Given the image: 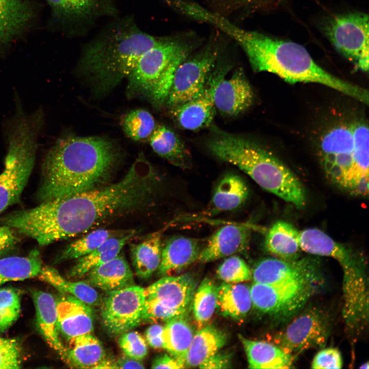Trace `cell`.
Here are the masks:
<instances>
[{
  "mask_svg": "<svg viewBox=\"0 0 369 369\" xmlns=\"http://www.w3.org/2000/svg\"><path fill=\"white\" fill-rule=\"evenodd\" d=\"M145 288L135 284L107 292L102 298V325L108 334L116 336L129 331L142 320Z\"/></svg>",
  "mask_w": 369,
  "mask_h": 369,
  "instance_id": "cell-10",
  "label": "cell"
},
{
  "mask_svg": "<svg viewBox=\"0 0 369 369\" xmlns=\"http://www.w3.org/2000/svg\"><path fill=\"white\" fill-rule=\"evenodd\" d=\"M226 33L241 45L256 72L272 73L290 83L321 84L364 104L368 103L367 90L326 71L300 45L245 31L233 25L227 28Z\"/></svg>",
  "mask_w": 369,
  "mask_h": 369,
  "instance_id": "cell-3",
  "label": "cell"
},
{
  "mask_svg": "<svg viewBox=\"0 0 369 369\" xmlns=\"http://www.w3.org/2000/svg\"><path fill=\"white\" fill-rule=\"evenodd\" d=\"M119 159V152L110 139L65 135L43 160L37 198L40 202L106 186Z\"/></svg>",
  "mask_w": 369,
  "mask_h": 369,
  "instance_id": "cell-2",
  "label": "cell"
},
{
  "mask_svg": "<svg viewBox=\"0 0 369 369\" xmlns=\"http://www.w3.org/2000/svg\"><path fill=\"white\" fill-rule=\"evenodd\" d=\"M164 326L154 324L150 326L145 332V340L152 347L156 349L163 348L162 333Z\"/></svg>",
  "mask_w": 369,
  "mask_h": 369,
  "instance_id": "cell-51",
  "label": "cell"
},
{
  "mask_svg": "<svg viewBox=\"0 0 369 369\" xmlns=\"http://www.w3.org/2000/svg\"><path fill=\"white\" fill-rule=\"evenodd\" d=\"M22 365V353L19 341L0 337V369L20 368Z\"/></svg>",
  "mask_w": 369,
  "mask_h": 369,
  "instance_id": "cell-45",
  "label": "cell"
},
{
  "mask_svg": "<svg viewBox=\"0 0 369 369\" xmlns=\"http://www.w3.org/2000/svg\"><path fill=\"white\" fill-rule=\"evenodd\" d=\"M335 48L363 72L368 70V16L349 13L333 18L326 28Z\"/></svg>",
  "mask_w": 369,
  "mask_h": 369,
  "instance_id": "cell-9",
  "label": "cell"
},
{
  "mask_svg": "<svg viewBox=\"0 0 369 369\" xmlns=\"http://www.w3.org/2000/svg\"><path fill=\"white\" fill-rule=\"evenodd\" d=\"M229 70L227 66L213 70L202 91L194 98L170 108L173 118L181 128L197 131L211 126L216 112L214 92L219 81Z\"/></svg>",
  "mask_w": 369,
  "mask_h": 369,
  "instance_id": "cell-14",
  "label": "cell"
},
{
  "mask_svg": "<svg viewBox=\"0 0 369 369\" xmlns=\"http://www.w3.org/2000/svg\"><path fill=\"white\" fill-rule=\"evenodd\" d=\"M44 119L41 109L27 114L19 106L7 125L8 150L0 174V213L20 200L35 165Z\"/></svg>",
  "mask_w": 369,
  "mask_h": 369,
  "instance_id": "cell-6",
  "label": "cell"
},
{
  "mask_svg": "<svg viewBox=\"0 0 369 369\" xmlns=\"http://www.w3.org/2000/svg\"><path fill=\"white\" fill-rule=\"evenodd\" d=\"M318 262L312 258L300 259L268 258L259 261L252 272L254 282L273 284L298 281L317 282Z\"/></svg>",
  "mask_w": 369,
  "mask_h": 369,
  "instance_id": "cell-15",
  "label": "cell"
},
{
  "mask_svg": "<svg viewBox=\"0 0 369 369\" xmlns=\"http://www.w3.org/2000/svg\"><path fill=\"white\" fill-rule=\"evenodd\" d=\"M201 251L197 239L182 236L170 238L162 249L158 275L164 276L186 268L198 259Z\"/></svg>",
  "mask_w": 369,
  "mask_h": 369,
  "instance_id": "cell-24",
  "label": "cell"
},
{
  "mask_svg": "<svg viewBox=\"0 0 369 369\" xmlns=\"http://www.w3.org/2000/svg\"><path fill=\"white\" fill-rule=\"evenodd\" d=\"M360 368H368V362H366V363L362 364V366H361L360 367Z\"/></svg>",
  "mask_w": 369,
  "mask_h": 369,
  "instance_id": "cell-56",
  "label": "cell"
},
{
  "mask_svg": "<svg viewBox=\"0 0 369 369\" xmlns=\"http://www.w3.org/2000/svg\"><path fill=\"white\" fill-rule=\"evenodd\" d=\"M141 360L125 355L116 360L118 368H144L145 366Z\"/></svg>",
  "mask_w": 369,
  "mask_h": 369,
  "instance_id": "cell-53",
  "label": "cell"
},
{
  "mask_svg": "<svg viewBox=\"0 0 369 369\" xmlns=\"http://www.w3.org/2000/svg\"><path fill=\"white\" fill-rule=\"evenodd\" d=\"M329 330L328 321L324 314L317 310H310L276 333L272 340L274 344L295 358L305 350L323 346Z\"/></svg>",
  "mask_w": 369,
  "mask_h": 369,
  "instance_id": "cell-13",
  "label": "cell"
},
{
  "mask_svg": "<svg viewBox=\"0 0 369 369\" xmlns=\"http://www.w3.org/2000/svg\"><path fill=\"white\" fill-rule=\"evenodd\" d=\"M185 365L178 362L171 356L163 354L156 357L153 361L152 368H183Z\"/></svg>",
  "mask_w": 369,
  "mask_h": 369,
  "instance_id": "cell-52",
  "label": "cell"
},
{
  "mask_svg": "<svg viewBox=\"0 0 369 369\" xmlns=\"http://www.w3.org/2000/svg\"><path fill=\"white\" fill-rule=\"evenodd\" d=\"M63 295L56 300L59 332L69 341L91 333L94 318L90 306L71 295Z\"/></svg>",
  "mask_w": 369,
  "mask_h": 369,
  "instance_id": "cell-20",
  "label": "cell"
},
{
  "mask_svg": "<svg viewBox=\"0 0 369 369\" xmlns=\"http://www.w3.org/2000/svg\"><path fill=\"white\" fill-rule=\"evenodd\" d=\"M31 293L38 332L49 346L66 363L68 348L59 337L56 300L51 294L38 289L31 290Z\"/></svg>",
  "mask_w": 369,
  "mask_h": 369,
  "instance_id": "cell-22",
  "label": "cell"
},
{
  "mask_svg": "<svg viewBox=\"0 0 369 369\" xmlns=\"http://www.w3.org/2000/svg\"><path fill=\"white\" fill-rule=\"evenodd\" d=\"M252 306L250 289L247 285L225 282L217 287L216 308L222 315L242 318Z\"/></svg>",
  "mask_w": 369,
  "mask_h": 369,
  "instance_id": "cell-32",
  "label": "cell"
},
{
  "mask_svg": "<svg viewBox=\"0 0 369 369\" xmlns=\"http://www.w3.org/2000/svg\"><path fill=\"white\" fill-rule=\"evenodd\" d=\"M119 347L125 355L141 360L148 354V346L145 339L136 331H128L120 335Z\"/></svg>",
  "mask_w": 369,
  "mask_h": 369,
  "instance_id": "cell-46",
  "label": "cell"
},
{
  "mask_svg": "<svg viewBox=\"0 0 369 369\" xmlns=\"http://www.w3.org/2000/svg\"><path fill=\"white\" fill-rule=\"evenodd\" d=\"M95 368H118L116 360L112 359H104Z\"/></svg>",
  "mask_w": 369,
  "mask_h": 369,
  "instance_id": "cell-54",
  "label": "cell"
},
{
  "mask_svg": "<svg viewBox=\"0 0 369 369\" xmlns=\"http://www.w3.org/2000/svg\"><path fill=\"white\" fill-rule=\"evenodd\" d=\"M129 231L107 229L92 231L67 245L55 258V262L77 259L91 252L109 238L125 234Z\"/></svg>",
  "mask_w": 369,
  "mask_h": 369,
  "instance_id": "cell-39",
  "label": "cell"
},
{
  "mask_svg": "<svg viewBox=\"0 0 369 369\" xmlns=\"http://www.w3.org/2000/svg\"><path fill=\"white\" fill-rule=\"evenodd\" d=\"M184 315L167 321L162 333L163 348L178 362L185 365L188 351L194 334Z\"/></svg>",
  "mask_w": 369,
  "mask_h": 369,
  "instance_id": "cell-36",
  "label": "cell"
},
{
  "mask_svg": "<svg viewBox=\"0 0 369 369\" xmlns=\"http://www.w3.org/2000/svg\"><path fill=\"white\" fill-rule=\"evenodd\" d=\"M19 242L13 229L6 225H0V258L8 256Z\"/></svg>",
  "mask_w": 369,
  "mask_h": 369,
  "instance_id": "cell-49",
  "label": "cell"
},
{
  "mask_svg": "<svg viewBox=\"0 0 369 369\" xmlns=\"http://www.w3.org/2000/svg\"><path fill=\"white\" fill-rule=\"evenodd\" d=\"M37 276L61 293L75 297L90 306H97L101 304L102 298L100 294L86 281L67 280L57 270L49 266H42Z\"/></svg>",
  "mask_w": 369,
  "mask_h": 369,
  "instance_id": "cell-38",
  "label": "cell"
},
{
  "mask_svg": "<svg viewBox=\"0 0 369 369\" xmlns=\"http://www.w3.org/2000/svg\"><path fill=\"white\" fill-rule=\"evenodd\" d=\"M39 252L32 250L25 256L0 258V286L10 281H22L37 276L42 268Z\"/></svg>",
  "mask_w": 369,
  "mask_h": 369,
  "instance_id": "cell-37",
  "label": "cell"
},
{
  "mask_svg": "<svg viewBox=\"0 0 369 369\" xmlns=\"http://www.w3.org/2000/svg\"><path fill=\"white\" fill-rule=\"evenodd\" d=\"M20 301V293L17 289L0 288V333L7 331L18 318Z\"/></svg>",
  "mask_w": 369,
  "mask_h": 369,
  "instance_id": "cell-42",
  "label": "cell"
},
{
  "mask_svg": "<svg viewBox=\"0 0 369 369\" xmlns=\"http://www.w3.org/2000/svg\"><path fill=\"white\" fill-rule=\"evenodd\" d=\"M351 128L355 195L365 197L368 192V128L361 121L351 124Z\"/></svg>",
  "mask_w": 369,
  "mask_h": 369,
  "instance_id": "cell-30",
  "label": "cell"
},
{
  "mask_svg": "<svg viewBox=\"0 0 369 369\" xmlns=\"http://www.w3.org/2000/svg\"><path fill=\"white\" fill-rule=\"evenodd\" d=\"M264 0H231L235 4L243 5Z\"/></svg>",
  "mask_w": 369,
  "mask_h": 369,
  "instance_id": "cell-55",
  "label": "cell"
},
{
  "mask_svg": "<svg viewBox=\"0 0 369 369\" xmlns=\"http://www.w3.org/2000/svg\"><path fill=\"white\" fill-rule=\"evenodd\" d=\"M150 146L159 156L179 168L189 169L192 157L179 136L164 125L156 126L149 138Z\"/></svg>",
  "mask_w": 369,
  "mask_h": 369,
  "instance_id": "cell-28",
  "label": "cell"
},
{
  "mask_svg": "<svg viewBox=\"0 0 369 369\" xmlns=\"http://www.w3.org/2000/svg\"><path fill=\"white\" fill-rule=\"evenodd\" d=\"M226 341L225 334L214 326L209 325L201 329L193 336L185 365L189 367H198L218 352Z\"/></svg>",
  "mask_w": 369,
  "mask_h": 369,
  "instance_id": "cell-35",
  "label": "cell"
},
{
  "mask_svg": "<svg viewBox=\"0 0 369 369\" xmlns=\"http://www.w3.org/2000/svg\"><path fill=\"white\" fill-rule=\"evenodd\" d=\"M219 54L217 46L209 44L188 57L177 67L166 102L170 108L198 95L215 68Z\"/></svg>",
  "mask_w": 369,
  "mask_h": 369,
  "instance_id": "cell-8",
  "label": "cell"
},
{
  "mask_svg": "<svg viewBox=\"0 0 369 369\" xmlns=\"http://www.w3.org/2000/svg\"><path fill=\"white\" fill-rule=\"evenodd\" d=\"M190 44L163 37L138 58L127 78L128 90L131 94L149 97L158 79L171 60Z\"/></svg>",
  "mask_w": 369,
  "mask_h": 369,
  "instance_id": "cell-11",
  "label": "cell"
},
{
  "mask_svg": "<svg viewBox=\"0 0 369 369\" xmlns=\"http://www.w3.org/2000/svg\"><path fill=\"white\" fill-rule=\"evenodd\" d=\"M66 363L79 368H95L106 357L101 342L91 333L79 336L69 341Z\"/></svg>",
  "mask_w": 369,
  "mask_h": 369,
  "instance_id": "cell-34",
  "label": "cell"
},
{
  "mask_svg": "<svg viewBox=\"0 0 369 369\" xmlns=\"http://www.w3.org/2000/svg\"><path fill=\"white\" fill-rule=\"evenodd\" d=\"M196 283L189 274L164 276L145 288V299L186 314L192 302Z\"/></svg>",
  "mask_w": 369,
  "mask_h": 369,
  "instance_id": "cell-18",
  "label": "cell"
},
{
  "mask_svg": "<svg viewBox=\"0 0 369 369\" xmlns=\"http://www.w3.org/2000/svg\"><path fill=\"white\" fill-rule=\"evenodd\" d=\"M136 233V230H130L125 234L111 237L91 252L77 258L68 273V277H81L92 269L114 258Z\"/></svg>",
  "mask_w": 369,
  "mask_h": 369,
  "instance_id": "cell-29",
  "label": "cell"
},
{
  "mask_svg": "<svg viewBox=\"0 0 369 369\" xmlns=\"http://www.w3.org/2000/svg\"><path fill=\"white\" fill-rule=\"evenodd\" d=\"M191 49L192 47L189 48L175 56L158 79L149 97L156 105L160 106L166 102L175 71L180 64L188 57Z\"/></svg>",
  "mask_w": 369,
  "mask_h": 369,
  "instance_id": "cell-43",
  "label": "cell"
},
{
  "mask_svg": "<svg viewBox=\"0 0 369 369\" xmlns=\"http://www.w3.org/2000/svg\"><path fill=\"white\" fill-rule=\"evenodd\" d=\"M207 147L214 156L232 164L249 175L261 188L303 208L306 203L303 186L292 171L271 152L241 135L213 125Z\"/></svg>",
  "mask_w": 369,
  "mask_h": 369,
  "instance_id": "cell-5",
  "label": "cell"
},
{
  "mask_svg": "<svg viewBox=\"0 0 369 369\" xmlns=\"http://www.w3.org/2000/svg\"><path fill=\"white\" fill-rule=\"evenodd\" d=\"M249 194L248 186L240 176L225 174L214 189L207 213L213 215L237 209L245 203Z\"/></svg>",
  "mask_w": 369,
  "mask_h": 369,
  "instance_id": "cell-25",
  "label": "cell"
},
{
  "mask_svg": "<svg viewBox=\"0 0 369 369\" xmlns=\"http://www.w3.org/2000/svg\"><path fill=\"white\" fill-rule=\"evenodd\" d=\"M166 229L163 228L130 244L132 264L140 279H148L158 269L162 249V236Z\"/></svg>",
  "mask_w": 369,
  "mask_h": 369,
  "instance_id": "cell-26",
  "label": "cell"
},
{
  "mask_svg": "<svg viewBox=\"0 0 369 369\" xmlns=\"http://www.w3.org/2000/svg\"><path fill=\"white\" fill-rule=\"evenodd\" d=\"M217 288L212 280L206 278L195 291L192 302L193 314L200 326L210 319L216 309Z\"/></svg>",
  "mask_w": 369,
  "mask_h": 369,
  "instance_id": "cell-40",
  "label": "cell"
},
{
  "mask_svg": "<svg viewBox=\"0 0 369 369\" xmlns=\"http://www.w3.org/2000/svg\"><path fill=\"white\" fill-rule=\"evenodd\" d=\"M162 38L144 32L133 17L117 18L84 46L78 70L96 90L107 92L127 78L140 56Z\"/></svg>",
  "mask_w": 369,
  "mask_h": 369,
  "instance_id": "cell-4",
  "label": "cell"
},
{
  "mask_svg": "<svg viewBox=\"0 0 369 369\" xmlns=\"http://www.w3.org/2000/svg\"><path fill=\"white\" fill-rule=\"evenodd\" d=\"M86 275V282L106 292L134 285L133 274L124 256L120 254L95 267Z\"/></svg>",
  "mask_w": 369,
  "mask_h": 369,
  "instance_id": "cell-23",
  "label": "cell"
},
{
  "mask_svg": "<svg viewBox=\"0 0 369 369\" xmlns=\"http://www.w3.org/2000/svg\"><path fill=\"white\" fill-rule=\"evenodd\" d=\"M32 11L25 0H0V47L25 29Z\"/></svg>",
  "mask_w": 369,
  "mask_h": 369,
  "instance_id": "cell-31",
  "label": "cell"
},
{
  "mask_svg": "<svg viewBox=\"0 0 369 369\" xmlns=\"http://www.w3.org/2000/svg\"><path fill=\"white\" fill-rule=\"evenodd\" d=\"M254 94L241 68L237 69L229 78L222 77L214 92L216 109L225 116H236L252 105Z\"/></svg>",
  "mask_w": 369,
  "mask_h": 369,
  "instance_id": "cell-17",
  "label": "cell"
},
{
  "mask_svg": "<svg viewBox=\"0 0 369 369\" xmlns=\"http://www.w3.org/2000/svg\"><path fill=\"white\" fill-rule=\"evenodd\" d=\"M55 15L78 33L103 16H115L116 0H46Z\"/></svg>",
  "mask_w": 369,
  "mask_h": 369,
  "instance_id": "cell-16",
  "label": "cell"
},
{
  "mask_svg": "<svg viewBox=\"0 0 369 369\" xmlns=\"http://www.w3.org/2000/svg\"><path fill=\"white\" fill-rule=\"evenodd\" d=\"M301 250L309 254L332 257L342 269L363 263L362 258L352 249L336 242L320 229L309 228L300 231Z\"/></svg>",
  "mask_w": 369,
  "mask_h": 369,
  "instance_id": "cell-21",
  "label": "cell"
},
{
  "mask_svg": "<svg viewBox=\"0 0 369 369\" xmlns=\"http://www.w3.org/2000/svg\"><path fill=\"white\" fill-rule=\"evenodd\" d=\"M158 180L151 163L139 154L119 181L98 188L40 202L1 219L3 224L41 246L76 236L105 220L144 208Z\"/></svg>",
  "mask_w": 369,
  "mask_h": 369,
  "instance_id": "cell-1",
  "label": "cell"
},
{
  "mask_svg": "<svg viewBox=\"0 0 369 369\" xmlns=\"http://www.w3.org/2000/svg\"><path fill=\"white\" fill-rule=\"evenodd\" d=\"M250 368H289L295 358L274 343L250 340L240 335Z\"/></svg>",
  "mask_w": 369,
  "mask_h": 369,
  "instance_id": "cell-27",
  "label": "cell"
},
{
  "mask_svg": "<svg viewBox=\"0 0 369 369\" xmlns=\"http://www.w3.org/2000/svg\"><path fill=\"white\" fill-rule=\"evenodd\" d=\"M184 314H186L166 307L156 301L145 299L142 322H167L175 317Z\"/></svg>",
  "mask_w": 369,
  "mask_h": 369,
  "instance_id": "cell-47",
  "label": "cell"
},
{
  "mask_svg": "<svg viewBox=\"0 0 369 369\" xmlns=\"http://www.w3.org/2000/svg\"><path fill=\"white\" fill-rule=\"evenodd\" d=\"M299 233L291 223L278 221L268 231L264 240L265 249L282 259H295L299 251Z\"/></svg>",
  "mask_w": 369,
  "mask_h": 369,
  "instance_id": "cell-33",
  "label": "cell"
},
{
  "mask_svg": "<svg viewBox=\"0 0 369 369\" xmlns=\"http://www.w3.org/2000/svg\"><path fill=\"white\" fill-rule=\"evenodd\" d=\"M217 275L226 283H237L251 279L252 271L243 259L232 255L219 266Z\"/></svg>",
  "mask_w": 369,
  "mask_h": 369,
  "instance_id": "cell-44",
  "label": "cell"
},
{
  "mask_svg": "<svg viewBox=\"0 0 369 369\" xmlns=\"http://www.w3.org/2000/svg\"><path fill=\"white\" fill-rule=\"evenodd\" d=\"M128 137L135 141L149 138L156 126L155 119L147 110L137 109L127 113L121 121Z\"/></svg>",
  "mask_w": 369,
  "mask_h": 369,
  "instance_id": "cell-41",
  "label": "cell"
},
{
  "mask_svg": "<svg viewBox=\"0 0 369 369\" xmlns=\"http://www.w3.org/2000/svg\"><path fill=\"white\" fill-rule=\"evenodd\" d=\"M251 230L243 224L221 227L209 238L198 260L209 262L245 251L249 246Z\"/></svg>",
  "mask_w": 369,
  "mask_h": 369,
  "instance_id": "cell-19",
  "label": "cell"
},
{
  "mask_svg": "<svg viewBox=\"0 0 369 369\" xmlns=\"http://www.w3.org/2000/svg\"><path fill=\"white\" fill-rule=\"evenodd\" d=\"M311 365L312 368L316 369L341 368V353L338 349L333 347L321 350L315 355Z\"/></svg>",
  "mask_w": 369,
  "mask_h": 369,
  "instance_id": "cell-48",
  "label": "cell"
},
{
  "mask_svg": "<svg viewBox=\"0 0 369 369\" xmlns=\"http://www.w3.org/2000/svg\"><path fill=\"white\" fill-rule=\"evenodd\" d=\"M231 365V357L225 353L216 352L198 367L200 368H227Z\"/></svg>",
  "mask_w": 369,
  "mask_h": 369,
  "instance_id": "cell-50",
  "label": "cell"
},
{
  "mask_svg": "<svg viewBox=\"0 0 369 369\" xmlns=\"http://www.w3.org/2000/svg\"><path fill=\"white\" fill-rule=\"evenodd\" d=\"M320 152L328 179L337 187L354 195L351 124L339 125L326 132L322 138Z\"/></svg>",
  "mask_w": 369,
  "mask_h": 369,
  "instance_id": "cell-7",
  "label": "cell"
},
{
  "mask_svg": "<svg viewBox=\"0 0 369 369\" xmlns=\"http://www.w3.org/2000/svg\"><path fill=\"white\" fill-rule=\"evenodd\" d=\"M315 281H298L273 284L254 282L250 293L252 305L272 315L285 316L297 311L315 291Z\"/></svg>",
  "mask_w": 369,
  "mask_h": 369,
  "instance_id": "cell-12",
  "label": "cell"
}]
</instances>
